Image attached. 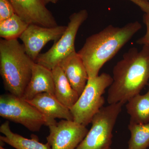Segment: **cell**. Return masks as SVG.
<instances>
[{"mask_svg":"<svg viewBox=\"0 0 149 149\" xmlns=\"http://www.w3.org/2000/svg\"><path fill=\"white\" fill-rule=\"evenodd\" d=\"M113 82L109 88V104H125L140 94L149 82V46L141 51L131 48L123 56L113 70Z\"/></svg>","mask_w":149,"mask_h":149,"instance_id":"1","label":"cell"},{"mask_svg":"<svg viewBox=\"0 0 149 149\" xmlns=\"http://www.w3.org/2000/svg\"><path fill=\"white\" fill-rule=\"evenodd\" d=\"M142 28L138 21L122 27L109 25L88 37L78 52L87 70L89 78L99 75L101 68Z\"/></svg>","mask_w":149,"mask_h":149,"instance_id":"2","label":"cell"},{"mask_svg":"<svg viewBox=\"0 0 149 149\" xmlns=\"http://www.w3.org/2000/svg\"><path fill=\"white\" fill-rule=\"evenodd\" d=\"M35 63L17 39L0 40V74L9 93L22 98Z\"/></svg>","mask_w":149,"mask_h":149,"instance_id":"3","label":"cell"},{"mask_svg":"<svg viewBox=\"0 0 149 149\" xmlns=\"http://www.w3.org/2000/svg\"><path fill=\"white\" fill-rule=\"evenodd\" d=\"M112 82V77L107 73L89 78L82 94L70 109L73 121L86 127L91 123L94 116L104 107L103 95Z\"/></svg>","mask_w":149,"mask_h":149,"instance_id":"4","label":"cell"},{"mask_svg":"<svg viewBox=\"0 0 149 149\" xmlns=\"http://www.w3.org/2000/svg\"><path fill=\"white\" fill-rule=\"evenodd\" d=\"M122 103L104 106L93 118L92 126L76 149H109L113 131L123 106Z\"/></svg>","mask_w":149,"mask_h":149,"instance_id":"5","label":"cell"},{"mask_svg":"<svg viewBox=\"0 0 149 149\" xmlns=\"http://www.w3.org/2000/svg\"><path fill=\"white\" fill-rule=\"evenodd\" d=\"M88 16V11L85 9L71 15L66 30L62 36L47 52L40 54L35 62L52 70L63 59L75 52L74 42L76 35Z\"/></svg>","mask_w":149,"mask_h":149,"instance_id":"6","label":"cell"},{"mask_svg":"<svg viewBox=\"0 0 149 149\" xmlns=\"http://www.w3.org/2000/svg\"><path fill=\"white\" fill-rule=\"evenodd\" d=\"M0 116L21 124L32 132L39 131L47 123L46 118L36 108L10 93L0 96Z\"/></svg>","mask_w":149,"mask_h":149,"instance_id":"7","label":"cell"},{"mask_svg":"<svg viewBox=\"0 0 149 149\" xmlns=\"http://www.w3.org/2000/svg\"><path fill=\"white\" fill-rule=\"evenodd\" d=\"M48 127L49 134L47 140L51 149H76L89 130L73 120L63 119Z\"/></svg>","mask_w":149,"mask_h":149,"instance_id":"8","label":"cell"},{"mask_svg":"<svg viewBox=\"0 0 149 149\" xmlns=\"http://www.w3.org/2000/svg\"><path fill=\"white\" fill-rule=\"evenodd\" d=\"M67 26L45 27L29 24L19 37L27 55L35 62L40 52L51 41L57 42L66 30Z\"/></svg>","mask_w":149,"mask_h":149,"instance_id":"9","label":"cell"},{"mask_svg":"<svg viewBox=\"0 0 149 149\" xmlns=\"http://www.w3.org/2000/svg\"><path fill=\"white\" fill-rule=\"evenodd\" d=\"M16 14L29 24L45 27L58 26L42 0H9Z\"/></svg>","mask_w":149,"mask_h":149,"instance_id":"10","label":"cell"},{"mask_svg":"<svg viewBox=\"0 0 149 149\" xmlns=\"http://www.w3.org/2000/svg\"><path fill=\"white\" fill-rule=\"evenodd\" d=\"M27 101L44 116L47 121L46 126L56 121V118L73 120L70 110L62 104L53 94L41 93Z\"/></svg>","mask_w":149,"mask_h":149,"instance_id":"11","label":"cell"},{"mask_svg":"<svg viewBox=\"0 0 149 149\" xmlns=\"http://www.w3.org/2000/svg\"><path fill=\"white\" fill-rule=\"evenodd\" d=\"M58 65L62 70L72 88L80 95L89 77L82 59L75 51L63 59Z\"/></svg>","mask_w":149,"mask_h":149,"instance_id":"12","label":"cell"},{"mask_svg":"<svg viewBox=\"0 0 149 149\" xmlns=\"http://www.w3.org/2000/svg\"><path fill=\"white\" fill-rule=\"evenodd\" d=\"M54 90L52 70L35 62L31 79L22 98L25 100H29L37 95L44 93L54 95Z\"/></svg>","mask_w":149,"mask_h":149,"instance_id":"13","label":"cell"},{"mask_svg":"<svg viewBox=\"0 0 149 149\" xmlns=\"http://www.w3.org/2000/svg\"><path fill=\"white\" fill-rule=\"evenodd\" d=\"M52 70L54 83L55 96L62 104L70 109L80 96L72 88L59 65Z\"/></svg>","mask_w":149,"mask_h":149,"instance_id":"14","label":"cell"},{"mask_svg":"<svg viewBox=\"0 0 149 149\" xmlns=\"http://www.w3.org/2000/svg\"><path fill=\"white\" fill-rule=\"evenodd\" d=\"M0 132L3 136H0V141L8 144L16 149H51L47 142L46 144L39 142L36 136L31 139L24 138L13 133L11 130L8 120H6L0 126Z\"/></svg>","mask_w":149,"mask_h":149,"instance_id":"15","label":"cell"},{"mask_svg":"<svg viewBox=\"0 0 149 149\" xmlns=\"http://www.w3.org/2000/svg\"><path fill=\"white\" fill-rule=\"evenodd\" d=\"M148 89L144 95L138 94L126 103L127 113L130 117V122L137 124L149 123V82Z\"/></svg>","mask_w":149,"mask_h":149,"instance_id":"16","label":"cell"},{"mask_svg":"<svg viewBox=\"0 0 149 149\" xmlns=\"http://www.w3.org/2000/svg\"><path fill=\"white\" fill-rule=\"evenodd\" d=\"M29 24L15 14L9 18L0 21V37L6 40H17Z\"/></svg>","mask_w":149,"mask_h":149,"instance_id":"17","label":"cell"},{"mask_svg":"<svg viewBox=\"0 0 149 149\" xmlns=\"http://www.w3.org/2000/svg\"><path fill=\"white\" fill-rule=\"evenodd\" d=\"M130 137L126 149H147L149 148V123L137 124L129 123Z\"/></svg>","mask_w":149,"mask_h":149,"instance_id":"18","label":"cell"},{"mask_svg":"<svg viewBox=\"0 0 149 149\" xmlns=\"http://www.w3.org/2000/svg\"><path fill=\"white\" fill-rule=\"evenodd\" d=\"M15 14L9 0H0V21L5 20Z\"/></svg>","mask_w":149,"mask_h":149,"instance_id":"19","label":"cell"},{"mask_svg":"<svg viewBox=\"0 0 149 149\" xmlns=\"http://www.w3.org/2000/svg\"><path fill=\"white\" fill-rule=\"evenodd\" d=\"M143 21L146 26V32L143 37L137 40L136 43L139 45L149 46V15L147 14H144L143 17Z\"/></svg>","mask_w":149,"mask_h":149,"instance_id":"20","label":"cell"},{"mask_svg":"<svg viewBox=\"0 0 149 149\" xmlns=\"http://www.w3.org/2000/svg\"><path fill=\"white\" fill-rule=\"evenodd\" d=\"M138 6L145 14L149 15V1L148 0H129Z\"/></svg>","mask_w":149,"mask_h":149,"instance_id":"21","label":"cell"},{"mask_svg":"<svg viewBox=\"0 0 149 149\" xmlns=\"http://www.w3.org/2000/svg\"><path fill=\"white\" fill-rule=\"evenodd\" d=\"M43 2L45 4L47 5L49 3H52L55 4L57 3L58 0H42Z\"/></svg>","mask_w":149,"mask_h":149,"instance_id":"22","label":"cell"},{"mask_svg":"<svg viewBox=\"0 0 149 149\" xmlns=\"http://www.w3.org/2000/svg\"><path fill=\"white\" fill-rule=\"evenodd\" d=\"M0 149H6L4 148L2 146H0Z\"/></svg>","mask_w":149,"mask_h":149,"instance_id":"23","label":"cell"},{"mask_svg":"<svg viewBox=\"0 0 149 149\" xmlns=\"http://www.w3.org/2000/svg\"><path fill=\"white\" fill-rule=\"evenodd\" d=\"M109 149H112L111 148H109Z\"/></svg>","mask_w":149,"mask_h":149,"instance_id":"24","label":"cell"},{"mask_svg":"<svg viewBox=\"0 0 149 149\" xmlns=\"http://www.w3.org/2000/svg\"><path fill=\"white\" fill-rule=\"evenodd\" d=\"M148 1H149V0H148Z\"/></svg>","mask_w":149,"mask_h":149,"instance_id":"25","label":"cell"}]
</instances>
